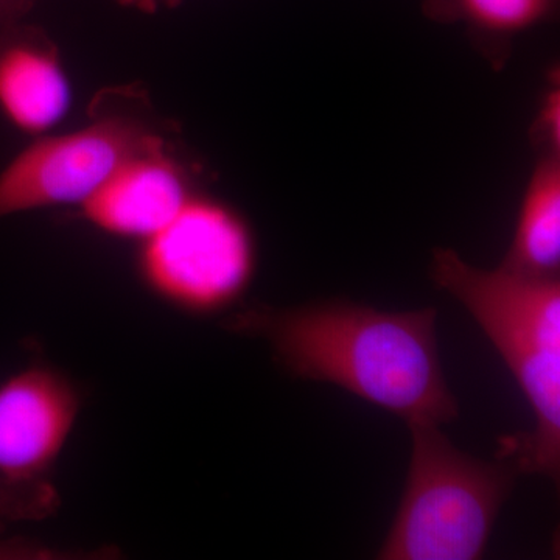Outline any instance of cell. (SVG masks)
<instances>
[{"mask_svg":"<svg viewBox=\"0 0 560 560\" xmlns=\"http://www.w3.org/2000/svg\"><path fill=\"white\" fill-rule=\"evenodd\" d=\"M436 308L385 312L348 300L300 307L254 304L223 327L260 338L291 377L331 383L415 423L452 422L459 405L445 382Z\"/></svg>","mask_w":560,"mask_h":560,"instance_id":"cell-1","label":"cell"},{"mask_svg":"<svg viewBox=\"0 0 560 560\" xmlns=\"http://www.w3.org/2000/svg\"><path fill=\"white\" fill-rule=\"evenodd\" d=\"M431 279L466 307L488 335L530 405L536 429L506 438L499 456L521 471L560 475V280L500 267L482 270L438 248Z\"/></svg>","mask_w":560,"mask_h":560,"instance_id":"cell-2","label":"cell"},{"mask_svg":"<svg viewBox=\"0 0 560 560\" xmlns=\"http://www.w3.org/2000/svg\"><path fill=\"white\" fill-rule=\"evenodd\" d=\"M410 430L407 485L377 559H481L521 470L458 451L434 423Z\"/></svg>","mask_w":560,"mask_h":560,"instance_id":"cell-3","label":"cell"},{"mask_svg":"<svg viewBox=\"0 0 560 560\" xmlns=\"http://www.w3.org/2000/svg\"><path fill=\"white\" fill-rule=\"evenodd\" d=\"M167 131L140 86L98 92L83 128L39 138L0 172V219L83 205L132 158L167 147Z\"/></svg>","mask_w":560,"mask_h":560,"instance_id":"cell-4","label":"cell"},{"mask_svg":"<svg viewBox=\"0 0 560 560\" xmlns=\"http://www.w3.org/2000/svg\"><path fill=\"white\" fill-rule=\"evenodd\" d=\"M256 235L238 210L194 195L178 215L142 242L143 285L190 316H215L243 300L257 271Z\"/></svg>","mask_w":560,"mask_h":560,"instance_id":"cell-5","label":"cell"},{"mask_svg":"<svg viewBox=\"0 0 560 560\" xmlns=\"http://www.w3.org/2000/svg\"><path fill=\"white\" fill-rule=\"evenodd\" d=\"M81 410L77 383L33 361L0 381V518L36 522L60 508L55 470Z\"/></svg>","mask_w":560,"mask_h":560,"instance_id":"cell-6","label":"cell"},{"mask_svg":"<svg viewBox=\"0 0 560 560\" xmlns=\"http://www.w3.org/2000/svg\"><path fill=\"white\" fill-rule=\"evenodd\" d=\"M191 197L189 176L167 145L121 165L80 208L95 230L143 242L167 226Z\"/></svg>","mask_w":560,"mask_h":560,"instance_id":"cell-7","label":"cell"},{"mask_svg":"<svg viewBox=\"0 0 560 560\" xmlns=\"http://www.w3.org/2000/svg\"><path fill=\"white\" fill-rule=\"evenodd\" d=\"M60 51L43 28L24 21L0 28V110L25 135L40 136L70 108Z\"/></svg>","mask_w":560,"mask_h":560,"instance_id":"cell-8","label":"cell"},{"mask_svg":"<svg viewBox=\"0 0 560 560\" xmlns=\"http://www.w3.org/2000/svg\"><path fill=\"white\" fill-rule=\"evenodd\" d=\"M501 267L536 278H559L560 154H541L530 173Z\"/></svg>","mask_w":560,"mask_h":560,"instance_id":"cell-9","label":"cell"},{"mask_svg":"<svg viewBox=\"0 0 560 560\" xmlns=\"http://www.w3.org/2000/svg\"><path fill=\"white\" fill-rule=\"evenodd\" d=\"M560 0H423L422 13L460 24L478 39H511L558 16Z\"/></svg>","mask_w":560,"mask_h":560,"instance_id":"cell-10","label":"cell"},{"mask_svg":"<svg viewBox=\"0 0 560 560\" xmlns=\"http://www.w3.org/2000/svg\"><path fill=\"white\" fill-rule=\"evenodd\" d=\"M534 140L544 153L560 154V86L559 77L551 80L541 97L539 110L533 128Z\"/></svg>","mask_w":560,"mask_h":560,"instance_id":"cell-11","label":"cell"},{"mask_svg":"<svg viewBox=\"0 0 560 560\" xmlns=\"http://www.w3.org/2000/svg\"><path fill=\"white\" fill-rule=\"evenodd\" d=\"M43 0H0V28L18 24Z\"/></svg>","mask_w":560,"mask_h":560,"instance_id":"cell-12","label":"cell"},{"mask_svg":"<svg viewBox=\"0 0 560 560\" xmlns=\"http://www.w3.org/2000/svg\"><path fill=\"white\" fill-rule=\"evenodd\" d=\"M121 5L132 7L145 11V13H154L164 9H175L180 3V0H117Z\"/></svg>","mask_w":560,"mask_h":560,"instance_id":"cell-13","label":"cell"}]
</instances>
